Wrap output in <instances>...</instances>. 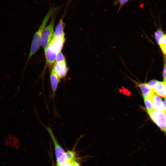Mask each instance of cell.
<instances>
[{
  "label": "cell",
  "mask_w": 166,
  "mask_h": 166,
  "mask_svg": "<svg viewBox=\"0 0 166 166\" xmlns=\"http://www.w3.org/2000/svg\"><path fill=\"white\" fill-rule=\"evenodd\" d=\"M61 7V6L56 7H52L49 9L44 18L41 25L34 35L28 61L39 49L41 44L42 33L50 18L55 12L60 9Z\"/></svg>",
  "instance_id": "obj_1"
},
{
  "label": "cell",
  "mask_w": 166,
  "mask_h": 166,
  "mask_svg": "<svg viewBox=\"0 0 166 166\" xmlns=\"http://www.w3.org/2000/svg\"><path fill=\"white\" fill-rule=\"evenodd\" d=\"M60 9L52 15L50 22L45 27L42 33L41 45L44 50L48 46L53 37L54 22L57 15Z\"/></svg>",
  "instance_id": "obj_2"
},
{
  "label": "cell",
  "mask_w": 166,
  "mask_h": 166,
  "mask_svg": "<svg viewBox=\"0 0 166 166\" xmlns=\"http://www.w3.org/2000/svg\"><path fill=\"white\" fill-rule=\"evenodd\" d=\"M148 114L152 121L166 135V112L154 110Z\"/></svg>",
  "instance_id": "obj_3"
},
{
  "label": "cell",
  "mask_w": 166,
  "mask_h": 166,
  "mask_svg": "<svg viewBox=\"0 0 166 166\" xmlns=\"http://www.w3.org/2000/svg\"><path fill=\"white\" fill-rule=\"evenodd\" d=\"M48 132L49 133L55 147V154L57 160L65 152L64 150L58 144L55 137L53 132L51 128L43 124Z\"/></svg>",
  "instance_id": "obj_4"
},
{
  "label": "cell",
  "mask_w": 166,
  "mask_h": 166,
  "mask_svg": "<svg viewBox=\"0 0 166 166\" xmlns=\"http://www.w3.org/2000/svg\"><path fill=\"white\" fill-rule=\"evenodd\" d=\"M65 41V36L53 38L48 46L57 54L61 52Z\"/></svg>",
  "instance_id": "obj_5"
},
{
  "label": "cell",
  "mask_w": 166,
  "mask_h": 166,
  "mask_svg": "<svg viewBox=\"0 0 166 166\" xmlns=\"http://www.w3.org/2000/svg\"><path fill=\"white\" fill-rule=\"evenodd\" d=\"M126 76L132 81L136 86L140 88L143 96L147 98L150 101L151 100L154 93L147 85L146 83H139L128 76Z\"/></svg>",
  "instance_id": "obj_6"
},
{
  "label": "cell",
  "mask_w": 166,
  "mask_h": 166,
  "mask_svg": "<svg viewBox=\"0 0 166 166\" xmlns=\"http://www.w3.org/2000/svg\"><path fill=\"white\" fill-rule=\"evenodd\" d=\"M53 68L55 73L60 79L65 77L69 70L66 62L61 63L55 62Z\"/></svg>",
  "instance_id": "obj_7"
},
{
  "label": "cell",
  "mask_w": 166,
  "mask_h": 166,
  "mask_svg": "<svg viewBox=\"0 0 166 166\" xmlns=\"http://www.w3.org/2000/svg\"><path fill=\"white\" fill-rule=\"evenodd\" d=\"M46 64L49 68L51 67L55 63L57 54L52 50L49 47L44 50Z\"/></svg>",
  "instance_id": "obj_8"
},
{
  "label": "cell",
  "mask_w": 166,
  "mask_h": 166,
  "mask_svg": "<svg viewBox=\"0 0 166 166\" xmlns=\"http://www.w3.org/2000/svg\"><path fill=\"white\" fill-rule=\"evenodd\" d=\"M152 91L157 95L162 97H166V81H158L154 85Z\"/></svg>",
  "instance_id": "obj_9"
},
{
  "label": "cell",
  "mask_w": 166,
  "mask_h": 166,
  "mask_svg": "<svg viewBox=\"0 0 166 166\" xmlns=\"http://www.w3.org/2000/svg\"><path fill=\"white\" fill-rule=\"evenodd\" d=\"M50 81L53 95L54 97L58 84L60 82V79L55 73L53 67L50 73Z\"/></svg>",
  "instance_id": "obj_10"
},
{
  "label": "cell",
  "mask_w": 166,
  "mask_h": 166,
  "mask_svg": "<svg viewBox=\"0 0 166 166\" xmlns=\"http://www.w3.org/2000/svg\"><path fill=\"white\" fill-rule=\"evenodd\" d=\"M64 16H62L61 18L56 27L53 38L65 36L64 29L65 26V23L63 21Z\"/></svg>",
  "instance_id": "obj_11"
},
{
  "label": "cell",
  "mask_w": 166,
  "mask_h": 166,
  "mask_svg": "<svg viewBox=\"0 0 166 166\" xmlns=\"http://www.w3.org/2000/svg\"><path fill=\"white\" fill-rule=\"evenodd\" d=\"M150 101L152 103L155 110L159 111H164L163 102L158 96L154 93Z\"/></svg>",
  "instance_id": "obj_12"
},
{
  "label": "cell",
  "mask_w": 166,
  "mask_h": 166,
  "mask_svg": "<svg viewBox=\"0 0 166 166\" xmlns=\"http://www.w3.org/2000/svg\"><path fill=\"white\" fill-rule=\"evenodd\" d=\"M144 103L148 113L155 110L151 101L147 98L143 96Z\"/></svg>",
  "instance_id": "obj_13"
},
{
  "label": "cell",
  "mask_w": 166,
  "mask_h": 166,
  "mask_svg": "<svg viewBox=\"0 0 166 166\" xmlns=\"http://www.w3.org/2000/svg\"><path fill=\"white\" fill-rule=\"evenodd\" d=\"M164 32L160 30H157L155 33V38L157 43L159 45H160V40L162 37L164 36Z\"/></svg>",
  "instance_id": "obj_14"
},
{
  "label": "cell",
  "mask_w": 166,
  "mask_h": 166,
  "mask_svg": "<svg viewBox=\"0 0 166 166\" xmlns=\"http://www.w3.org/2000/svg\"><path fill=\"white\" fill-rule=\"evenodd\" d=\"M56 62L57 63H61L66 62L65 57L61 52L59 53L57 55Z\"/></svg>",
  "instance_id": "obj_15"
},
{
  "label": "cell",
  "mask_w": 166,
  "mask_h": 166,
  "mask_svg": "<svg viewBox=\"0 0 166 166\" xmlns=\"http://www.w3.org/2000/svg\"><path fill=\"white\" fill-rule=\"evenodd\" d=\"M158 81L156 80H153L146 83L147 85L152 90L153 89L154 85Z\"/></svg>",
  "instance_id": "obj_16"
},
{
  "label": "cell",
  "mask_w": 166,
  "mask_h": 166,
  "mask_svg": "<svg viewBox=\"0 0 166 166\" xmlns=\"http://www.w3.org/2000/svg\"><path fill=\"white\" fill-rule=\"evenodd\" d=\"M166 45V34L162 37L160 43V45Z\"/></svg>",
  "instance_id": "obj_17"
},
{
  "label": "cell",
  "mask_w": 166,
  "mask_h": 166,
  "mask_svg": "<svg viewBox=\"0 0 166 166\" xmlns=\"http://www.w3.org/2000/svg\"><path fill=\"white\" fill-rule=\"evenodd\" d=\"M163 76L164 80L166 81V63L164 62L163 71Z\"/></svg>",
  "instance_id": "obj_18"
},
{
  "label": "cell",
  "mask_w": 166,
  "mask_h": 166,
  "mask_svg": "<svg viewBox=\"0 0 166 166\" xmlns=\"http://www.w3.org/2000/svg\"><path fill=\"white\" fill-rule=\"evenodd\" d=\"M120 4V9L129 0H118Z\"/></svg>",
  "instance_id": "obj_19"
},
{
  "label": "cell",
  "mask_w": 166,
  "mask_h": 166,
  "mask_svg": "<svg viewBox=\"0 0 166 166\" xmlns=\"http://www.w3.org/2000/svg\"><path fill=\"white\" fill-rule=\"evenodd\" d=\"M160 46L163 53L166 56V45Z\"/></svg>",
  "instance_id": "obj_20"
},
{
  "label": "cell",
  "mask_w": 166,
  "mask_h": 166,
  "mask_svg": "<svg viewBox=\"0 0 166 166\" xmlns=\"http://www.w3.org/2000/svg\"><path fill=\"white\" fill-rule=\"evenodd\" d=\"M164 111L166 112V97L163 103Z\"/></svg>",
  "instance_id": "obj_21"
},
{
  "label": "cell",
  "mask_w": 166,
  "mask_h": 166,
  "mask_svg": "<svg viewBox=\"0 0 166 166\" xmlns=\"http://www.w3.org/2000/svg\"><path fill=\"white\" fill-rule=\"evenodd\" d=\"M71 162H69V163H67V164H64V165H58L57 164V166H69L70 165V164H71Z\"/></svg>",
  "instance_id": "obj_22"
},
{
  "label": "cell",
  "mask_w": 166,
  "mask_h": 166,
  "mask_svg": "<svg viewBox=\"0 0 166 166\" xmlns=\"http://www.w3.org/2000/svg\"><path fill=\"white\" fill-rule=\"evenodd\" d=\"M75 166H81L80 164L76 161H74Z\"/></svg>",
  "instance_id": "obj_23"
},
{
  "label": "cell",
  "mask_w": 166,
  "mask_h": 166,
  "mask_svg": "<svg viewBox=\"0 0 166 166\" xmlns=\"http://www.w3.org/2000/svg\"><path fill=\"white\" fill-rule=\"evenodd\" d=\"M69 166H75L74 161H73L71 163Z\"/></svg>",
  "instance_id": "obj_24"
},
{
  "label": "cell",
  "mask_w": 166,
  "mask_h": 166,
  "mask_svg": "<svg viewBox=\"0 0 166 166\" xmlns=\"http://www.w3.org/2000/svg\"><path fill=\"white\" fill-rule=\"evenodd\" d=\"M165 58H166V56H165Z\"/></svg>",
  "instance_id": "obj_25"
}]
</instances>
